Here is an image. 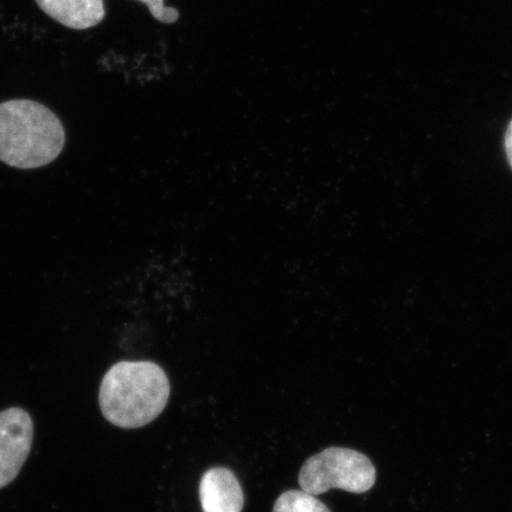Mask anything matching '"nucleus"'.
Masks as SVG:
<instances>
[{"instance_id":"f257e3e1","label":"nucleus","mask_w":512,"mask_h":512,"mask_svg":"<svg viewBox=\"0 0 512 512\" xmlns=\"http://www.w3.org/2000/svg\"><path fill=\"white\" fill-rule=\"evenodd\" d=\"M168 375L150 361H120L107 371L99 390V405L108 422L125 430L144 427L168 405Z\"/></svg>"},{"instance_id":"f03ea898","label":"nucleus","mask_w":512,"mask_h":512,"mask_svg":"<svg viewBox=\"0 0 512 512\" xmlns=\"http://www.w3.org/2000/svg\"><path fill=\"white\" fill-rule=\"evenodd\" d=\"M66 131L48 107L31 100L0 104V162L12 168H42L61 155Z\"/></svg>"},{"instance_id":"7ed1b4c3","label":"nucleus","mask_w":512,"mask_h":512,"mask_svg":"<svg viewBox=\"0 0 512 512\" xmlns=\"http://www.w3.org/2000/svg\"><path fill=\"white\" fill-rule=\"evenodd\" d=\"M376 470L370 459L350 448L330 447L306 460L299 472L303 491L316 496L331 489L363 494L373 488Z\"/></svg>"},{"instance_id":"20e7f679","label":"nucleus","mask_w":512,"mask_h":512,"mask_svg":"<svg viewBox=\"0 0 512 512\" xmlns=\"http://www.w3.org/2000/svg\"><path fill=\"white\" fill-rule=\"evenodd\" d=\"M34 440V421L21 407L0 412V489L19 475Z\"/></svg>"},{"instance_id":"39448f33","label":"nucleus","mask_w":512,"mask_h":512,"mask_svg":"<svg viewBox=\"0 0 512 512\" xmlns=\"http://www.w3.org/2000/svg\"><path fill=\"white\" fill-rule=\"evenodd\" d=\"M200 499L203 512H241L245 505L242 486L226 467H213L204 473Z\"/></svg>"},{"instance_id":"423d86ee","label":"nucleus","mask_w":512,"mask_h":512,"mask_svg":"<svg viewBox=\"0 0 512 512\" xmlns=\"http://www.w3.org/2000/svg\"><path fill=\"white\" fill-rule=\"evenodd\" d=\"M36 3L56 22L74 30L93 28L106 16L104 0H36Z\"/></svg>"},{"instance_id":"0eeeda50","label":"nucleus","mask_w":512,"mask_h":512,"mask_svg":"<svg viewBox=\"0 0 512 512\" xmlns=\"http://www.w3.org/2000/svg\"><path fill=\"white\" fill-rule=\"evenodd\" d=\"M273 512H331L323 502L303 490L284 492L274 503Z\"/></svg>"},{"instance_id":"6e6552de","label":"nucleus","mask_w":512,"mask_h":512,"mask_svg":"<svg viewBox=\"0 0 512 512\" xmlns=\"http://www.w3.org/2000/svg\"><path fill=\"white\" fill-rule=\"evenodd\" d=\"M138 2L145 3L149 6L151 15L159 22L172 24L178 21L179 12L174 8H166V6H164V0H138Z\"/></svg>"},{"instance_id":"1a4fd4ad","label":"nucleus","mask_w":512,"mask_h":512,"mask_svg":"<svg viewBox=\"0 0 512 512\" xmlns=\"http://www.w3.org/2000/svg\"><path fill=\"white\" fill-rule=\"evenodd\" d=\"M505 152H507V157L512 168V120L507 128V133H505Z\"/></svg>"}]
</instances>
